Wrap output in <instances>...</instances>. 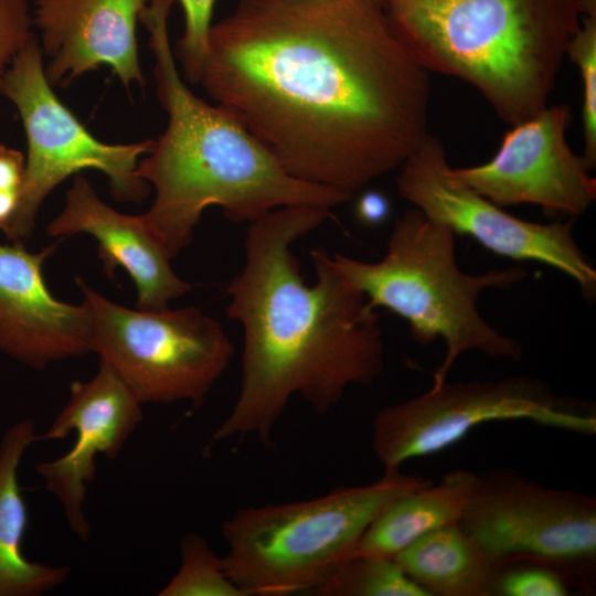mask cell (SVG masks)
<instances>
[{
	"label": "cell",
	"instance_id": "obj_1",
	"mask_svg": "<svg viewBox=\"0 0 596 596\" xmlns=\"http://www.w3.org/2000/svg\"><path fill=\"white\" fill-rule=\"evenodd\" d=\"M198 84L289 174L353 195L428 134L429 72L381 0H238Z\"/></svg>",
	"mask_w": 596,
	"mask_h": 596
},
{
	"label": "cell",
	"instance_id": "obj_2",
	"mask_svg": "<svg viewBox=\"0 0 596 596\" xmlns=\"http://www.w3.org/2000/svg\"><path fill=\"white\" fill-rule=\"evenodd\" d=\"M329 219L331 210L295 205L249 223L243 267L226 288L227 317L243 331L241 386L209 446L245 436L272 446L294 396L323 415L350 386L370 385L382 373L379 313L326 248L310 252L311 285L292 253L297 240Z\"/></svg>",
	"mask_w": 596,
	"mask_h": 596
},
{
	"label": "cell",
	"instance_id": "obj_3",
	"mask_svg": "<svg viewBox=\"0 0 596 596\" xmlns=\"http://www.w3.org/2000/svg\"><path fill=\"white\" fill-rule=\"evenodd\" d=\"M173 2L148 0L140 15L149 32L157 96L168 124L137 166V175L155 191L142 219L169 257L191 243L210 206L221 207L227 220L251 223L284 206L331 210L350 201V193L289 174L228 111L189 88L169 39Z\"/></svg>",
	"mask_w": 596,
	"mask_h": 596
},
{
	"label": "cell",
	"instance_id": "obj_4",
	"mask_svg": "<svg viewBox=\"0 0 596 596\" xmlns=\"http://www.w3.org/2000/svg\"><path fill=\"white\" fill-rule=\"evenodd\" d=\"M400 41L430 73L475 87L499 118L541 111L582 19L577 0H381Z\"/></svg>",
	"mask_w": 596,
	"mask_h": 596
},
{
	"label": "cell",
	"instance_id": "obj_5",
	"mask_svg": "<svg viewBox=\"0 0 596 596\" xmlns=\"http://www.w3.org/2000/svg\"><path fill=\"white\" fill-rule=\"evenodd\" d=\"M455 236L449 227L412 207L395 221L380 260L331 255L338 272L373 309H389L407 321L416 343L444 341L445 356L432 389L446 382L454 363L466 352L514 361L522 356L521 343L492 328L478 311L477 300L486 289H509L521 283L525 269L464 273L456 262Z\"/></svg>",
	"mask_w": 596,
	"mask_h": 596
},
{
	"label": "cell",
	"instance_id": "obj_6",
	"mask_svg": "<svg viewBox=\"0 0 596 596\" xmlns=\"http://www.w3.org/2000/svg\"><path fill=\"white\" fill-rule=\"evenodd\" d=\"M432 480L401 470L321 497L237 510L222 524L228 578L246 596L311 592L353 554L373 519L396 497Z\"/></svg>",
	"mask_w": 596,
	"mask_h": 596
},
{
	"label": "cell",
	"instance_id": "obj_7",
	"mask_svg": "<svg viewBox=\"0 0 596 596\" xmlns=\"http://www.w3.org/2000/svg\"><path fill=\"white\" fill-rule=\"evenodd\" d=\"M99 355L141 404L203 405L234 345L219 321L195 307L148 311L108 300L76 278Z\"/></svg>",
	"mask_w": 596,
	"mask_h": 596
},
{
	"label": "cell",
	"instance_id": "obj_8",
	"mask_svg": "<svg viewBox=\"0 0 596 596\" xmlns=\"http://www.w3.org/2000/svg\"><path fill=\"white\" fill-rule=\"evenodd\" d=\"M1 95L15 107L26 138L19 203L3 232L9 241L28 240L44 199L65 179L86 169L103 172L117 200L145 199L149 184L137 175V166L153 140L115 145L89 132L54 93L35 34L9 66Z\"/></svg>",
	"mask_w": 596,
	"mask_h": 596
},
{
	"label": "cell",
	"instance_id": "obj_9",
	"mask_svg": "<svg viewBox=\"0 0 596 596\" xmlns=\"http://www.w3.org/2000/svg\"><path fill=\"white\" fill-rule=\"evenodd\" d=\"M529 421L582 435L596 433L589 402L556 395L540 379L513 375L448 384L381 408L372 419V447L384 471L444 451L475 427Z\"/></svg>",
	"mask_w": 596,
	"mask_h": 596
},
{
	"label": "cell",
	"instance_id": "obj_10",
	"mask_svg": "<svg viewBox=\"0 0 596 596\" xmlns=\"http://www.w3.org/2000/svg\"><path fill=\"white\" fill-rule=\"evenodd\" d=\"M493 566L538 561L595 590L596 498L539 485L513 469L476 476L458 521Z\"/></svg>",
	"mask_w": 596,
	"mask_h": 596
},
{
	"label": "cell",
	"instance_id": "obj_11",
	"mask_svg": "<svg viewBox=\"0 0 596 596\" xmlns=\"http://www.w3.org/2000/svg\"><path fill=\"white\" fill-rule=\"evenodd\" d=\"M397 170L400 195L430 220L497 255L552 266L575 280L585 299L595 297L596 270L574 240V217L534 223L507 213L453 174L444 145L429 132Z\"/></svg>",
	"mask_w": 596,
	"mask_h": 596
},
{
	"label": "cell",
	"instance_id": "obj_12",
	"mask_svg": "<svg viewBox=\"0 0 596 596\" xmlns=\"http://www.w3.org/2000/svg\"><path fill=\"white\" fill-rule=\"evenodd\" d=\"M570 123L567 105H547L512 125L489 161L453 174L499 206L533 204L575 219L595 201L596 180L567 142Z\"/></svg>",
	"mask_w": 596,
	"mask_h": 596
},
{
	"label": "cell",
	"instance_id": "obj_13",
	"mask_svg": "<svg viewBox=\"0 0 596 596\" xmlns=\"http://www.w3.org/2000/svg\"><path fill=\"white\" fill-rule=\"evenodd\" d=\"M140 401L104 362L86 382H73L66 405L36 441L63 439L72 432L74 446L62 457L42 461L35 471L55 496L72 532L87 541L91 524L84 512L87 485L94 480L95 457L115 459L142 421Z\"/></svg>",
	"mask_w": 596,
	"mask_h": 596
},
{
	"label": "cell",
	"instance_id": "obj_14",
	"mask_svg": "<svg viewBox=\"0 0 596 596\" xmlns=\"http://www.w3.org/2000/svg\"><path fill=\"white\" fill-rule=\"evenodd\" d=\"M148 0H35L33 28L52 86L105 65L121 84L143 85L136 36Z\"/></svg>",
	"mask_w": 596,
	"mask_h": 596
},
{
	"label": "cell",
	"instance_id": "obj_15",
	"mask_svg": "<svg viewBox=\"0 0 596 596\" xmlns=\"http://www.w3.org/2000/svg\"><path fill=\"white\" fill-rule=\"evenodd\" d=\"M56 244L29 252L23 243H0V351L33 369L92 352L87 308L52 296L44 260Z\"/></svg>",
	"mask_w": 596,
	"mask_h": 596
},
{
	"label": "cell",
	"instance_id": "obj_16",
	"mask_svg": "<svg viewBox=\"0 0 596 596\" xmlns=\"http://www.w3.org/2000/svg\"><path fill=\"white\" fill-rule=\"evenodd\" d=\"M46 233L63 238L78 233L94 236L108 277L113 278L116 269L123 268L132 279L137 309H167L172 300L193 288L174 273L171 258L142 215L124 214L110 207L83 175L75 177L62 212L47 225Z\"/></svg>",
	"mask_w": 596,
	"mask_h": 596
},
{
	"label": "cell",
	"instance_id": "obj_17",
	"mask_svg": "<svg viewBox=\"0 0 596 596\" xmlns=\"http://www.w3.org/2000/svg\"><path fill=\"white\" fill-rule=\"evenodd\" d=\"M35 441L30 418L11 425L0 440V596H40L70 574L67 566L33 562L23 553L28 510L18 471L23 454Z\"/></svg>",
	"mask_w": 596,
	"mask_h": 596
},
{
	"label": "cell",
	"instance_id": "obj_18",
	"mask_svg": "<svg viewBox=\"0 0 596 596\" xmlns=\"http://www.w3.org/2000/svg\"><path fill=\"white\" fill-rule=\"evenodd\" d=\"M476 476L453 470L437 483L396 497L370 523L354 553L393 558L423 535L458 522Z\"/></svg>",
	"mask_w": 596,
	"mask_h": 596
},
{
	"label": "cell",
	"instance_id": "obj_19",
	"mask_svg": "<svg viewBox=\"0 0 596 596\" xmlns=\"http://www.w3.org/2000/svg\"><path fill=\"white\" fill-rule=\"evenodd\" d=\"M393 558L427 596H493L496 568L458 522L423 535Z\"/></svg>",
	"mask_w": 596,
	"mask_h": 596
},
{
	"label": "cell",
	"instance_id": "obj_20",
	"mask_svg": "<svg viewBox=\"0 0 596 596\" xmlns=\"http://www.w3.org/2000/svg\"><path fill=\"white\" fill-rule=\"evenodd\" d=\"M320 596H427L394 558L353 553L312 590Z\"/></svg>",
	"mask_w": 596,
	"mask_h": 596
},
{
	"label": "cell",
	"instance_id": "obj_21",
	"mask_svg": "<svg viewBox=\"0 0 596 596\" xmlns=\"http://www.w3.org/2000/svg\"><path fill=\"white\" fill-rule=\"evenodd\" d=\"M181 563L160 596H246L226 575L222 557L198 533L180 541Z\"/></svg>",
	"mask_w": 596,
	"mask_h": 596
},
{
	"label": "cell",
	"instance_id": "obj_22",
	"mask_svg": "<svg viewBox=\"0 0 596 596\" xmlns=\"http://www.w3.org/2000/svg\"><path fill=\"white\" fill-rule=\"evenodd\" d=\"M566 56L577 66L583 86V159L592 171L596 166V10L582 14L571 38Z\"/></svg>",
	"mask_w": 596,
	"mask_h": 596
},
{
	"label": "cell",
	"instance_id": "obj_23",
	"mask_svg": "<svg viewBox=\"0 0 596 596\" xmlns=\"http://www.w3.org/2000/svg\"><path fill=\"white\" fill-rule=\"evenodd\" d=\"M493 596H567L572 583L556 567L538 561L494 566Z\"/></svg>",
	"mask_w": 596,
	"mask_h": 596
},
{
	"label": "cell",
	"instance_id": "obj_24",
	"mask_svg": "<svg viewBox=\"0 0 596 596\" xmlns=\"http://www.w3.org/2000/svg\"><path fill=\"white\" fill-rule=\"evenodd\" d=\"M178 1L184 13V31L173 53L182 77L198 84L216 0Z\"/></svg>",
	"mask_w": 596,
	"mask_h": 596
},
{
	"label": "cell",
	"instance_id": "obj_25",
	"mask_svg": "<svg viewBox=\"0 0 596 596\" xmlns=\"http://www.w3.org/2000/svg\"><path fill=\"white\" fill-rule=\"evenodd\" d=\"M33 29L30 0H0V96L4 75Z\"/></svg>",
	"mask_w": 596,
	"mask_h": 596
},
{
	"label": "cell",
	"instance_id": "obj_26",
	"mask_svg": "<svg viewBox=\"0 0 596 596\" xmlns=\"http://www.w3.org/2000/svg\"><path fill=\"white\" fill-rule=\"evenodd\" d=\"M389 199L377 190L363 192L355 202L356 219L366 226H377L390 215Z\"/></svg>",
	"mask_w": 596,
	"mask_h": 596
},
{
	"label": "cell",
	"instance_id": "obj_27",
	"mask_svg": "<svg viewBox=\"0 0 596 596\" xmlns=\"http://www.w3.org/2000/svg\"><path fill=\"white\" fill-rule=\"evenodd\" d=\"M24 168L25 156L21 151L0 145V190L20 193Z\"/></svg>",
	"mask_w": 596,
	"mask_h": 596
},
{
	"label": "cell",
	"instance_id": "obj_28",
	"mask_svg": "<svg viewBox=\"0 0 596 596\" xmlns=\"http://www.w3.org/2000/svg\"><path fill=\"white\" fill-rule=\"evenodd\" d=\"M19 203V192L0 190V230L4 232Z\"/></svg>",
	"mask_w": 596,
	"mask_h": 596
}]
</instances>
